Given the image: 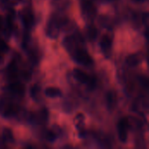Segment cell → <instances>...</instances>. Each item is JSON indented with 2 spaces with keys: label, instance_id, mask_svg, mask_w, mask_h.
Listing matches in <instances>:
<instances>
[{
  "label": "cell",
  "instance_id": "cell-1",
  "mask_svg": "<svg viewBox=\"0 0 149 149\" xmlns=\"http://www.w3.org/2000/svg\"><path fill=\"white\" fill-rule=\"evenodd\" d=\"M65 45L77 63L86 66H90L93 64L92 57L89 55L87 51L80 45L79 41L76 40L74 37L66 38Z\"/></svg>",
  "mask_w": 149,
  "mask_h": 149
},
{
  "label": "cell",
  "instance_id": "cell-2",
  "mask_svg": "<svg viewBox=\"0 0 149 149\" xmlns=\"http://www.w3.org/2000/svg\"><path fill=\"white\" fill-rule=\"evenodd\" d=\"M59 30H60V22L58 18L54 16L52 17L48 21L45 28L46 35L51 38H56L59 34Z\"/></svg>",
  "mask_w": 149,
  "mask_h": 149
},
{
  "label": "cell",
  "instance_id": "cell-3",
  "mask_svg": "<svg viewBox=\"0 0 149 149\" xmlns=\"http://www.w3.org/2000/svg\"><path fill=\"white\" fill-rule=\"evenodd\" d=\"M73 76L79 82L85 84L91 88L94 87V86H95V80L93 79V78L80 69H77V68L74 69L73 70Z\"/></svg>",
  "mask_w": 149,
  "mask_h": 149
},
{
  "label": "cell",
  "instance_id": "cell-4",
  "mask_svg": "<svg viewBox=\"0 0 149 149\" xmlns=\"http://www.w3.org/2000/svg\"><path fill=\"white\" fill-rule=\"evenodd\" d=\"M128 127H129V122H128V120L127 118H123L119 121L118 135H119L120 141L123 143H125L127 140Z\"/></svg>",
  "mask_w": 149,
  "mask_h": 149
},
{
  "label": "cell",
  "instance_id": "cell-5",
  "mask_svg": "<svg viewBox=\"0 0 149 149\" xmlns=\"http://www.w3.org/2000/svg\"><path fill=\"white\" fill-rule=\"evenodd\" d=\"M113 47V38L111 36L106 34L102 36L100 39V49L106 57H108L111 54Z\"/></svg>",
  "mask_w": 149,
  "mask_h": 149
},
{
  "label": "cell",
  "instance_id": "cell-6",
  "mask_svg": "<svg viewBox=\"0 0 149 149\" xmlns=\"http://www.w3.org/2000/svg\"><path fill=\"white\" fill-rule=\"evenodd\" d=\"M0 108L3 115L6 117H12L18 113V107L12 102H3Z\"/></svg>",
  "mask_w": 149,
  "mask_h": 149
},
{
  "label": "cell",
  "instance_id": "cell-7",
  "mask_svg": "<svg viewBox=\"0 0 149 149\" xmlns=\"http://www.w3.org/2000/svg\"><path fill=\"white\" fill-rule=\"evenodd\" d=\"M21 20L25 28L30 29L34 24V15L30 9H24L21 12Z\"/></svg>",
  "mask_w": 149,
  "mask_h": 149
},
{
  "label": "cell",
  "instance_id": "cell-8",
  "mask_svg": "<svg viewBox=\"0 0 149 149\" xmlns=\"http://www.w3.org/2000/svg\"><path fill=\"white\" fill-rule=\"evenodd\" d=\"M82 10H83L84 15L87 18L94 17V15L96 13L95 6L92 3L91 0H83L82 1Z\"/></svg>",
  "mask_w": 149,
  "mask_h": 149
},
{
  "label": "cell",
  "instance_id": "cell-9",
  "mask_svg": "<svg viewBox=\"0 0 149 149\" xmlns=\"http://www.w3.org/2000/svg\"><path fill=\"white\" fill-rule=\"evenodd\" d=\"M9 91L10 93L16 95V96H23L24 94V86L19 83V82H13L9 86Z\"/></svg>",
  "mask_w": 149,
  "mask_h": 149
},
{
  "label": "cell",
  "instance_id": "cell-10",
  "mask_svg": "<svg viewBox=\"0 0 149 149\" xmlns=\"http://www.w3.org/2000/svg\"><path fill=\"white\" fill-rule=\"evenodd\" d=\"M48 119V111L45 108L41 109L33 116V120L38 124H45Z\"/></svg>",
  "mask_w": 149,
  "mask_h": 149
},
{
  "label": "cell",
  "instance_id": "cell-11",
  "mask_svg": "<svg viewBox=\"0 0 149 149\" xmlns=\"http://www.w3.org/2000/svg\"><path fill=\"white\" fill-rule=\"evenodd\" d=\"M126 63L130 67H135L141 63V57L138 54H131L127 58Z\"/></svg>",
  "mask_w": 149,
  "mask_h": 149
},
{
  "label": "cell",
  "instance_id": "cell-12",
  "mask_svg": "<svg viewBox=\"0 0 149 149\" xmlns=\"http://www.w3.org/2000/svg\"><path fill=\"white\" fill-rule=\"evenodd\" d=\"M116 100H117V99H116L115 92H113V91L108 92L107 94V107L109 109L114 108L115 104H116Z\"/></svg>",
  "mask_w": 149,
  "mask_h": 149
},
{
  "label": "cell",
  "instance_id": "cell-13",
  "mask_svg": "<svg viewBox=\"0 0 149 149\" xmlns=\"http://www.w3.org/2000/svg\"><path fill=\"white\" fill-rule=\"evenodd\" d=\"M75 123H76V127L77 129L79 130V134H81V136L85 134V129H84V116L81 113H79L77 115V117L75 118Z\"/></svg>",
  "mask_w": 149,
  "mask_h": 149
},
{
  "label": "cell",
  "instance_id": "cell-14",
  "mask_svg": "<svg viewBox=\"0 0 149 149\" xmlns=\"http://www.w3.org/2000/svg\"><path fill=\"white\" fill-rule=\"evenodd\" d=\"M61 91L56 87H47L45 90V94L50 98H56L61 96Z\"/></svg>",
  "mask_w": 149,
  "mask_h": 149
},
{
  "label": "cell",
  "instance_id": "cell-15",
  "mask_svg": "<svg viewBox=\"0 0 149 149\" xmlns=\"http://www.w3.org/2000/svg\"><path fill=\"white\" fill-rule=\"evenodd\" d=\"M7 74L11 79L17 77V65L14 62H11L9 65V67H8V70H7Z\"/></svg>",
  "mask_w": 149,
  "mask_h": 149
},
{
  "label": "cell",
  "instance_id": "cell-16",
  "mask_svg": "<svg viewBox=\"0 0 149 149\" xmlns=\"http://www.w3.org/2000/svg\"><path fill=\"white\" fill-rule=\"evenodd\" d=\"M86 35H87V38L90 40H94L96 38V36H97V30H96V28L93 25L88 26L87 31H86Z\"/></svg>",
  "mask_w": 149,
  "mask_h": 149
},
{
  "label": "cell",
  "instance_id": "cell-17",
  "mask_svg": "<svg viewBox=\"0 0 149 149\" xmlns=\"http://www.w3.org/2000/svg\"><path fill=\"white\" fill-rule=\"evenodd\" d=\"M3 138L7 142H12L13 141V134L11 131L8 128H5L3 132Z\"/></svg>",
  "mask_w": 149,
  "mask_h": 149
},
{
  "label": "cell",
  "instance_id": "cell-18",
  "mask_svg": "<svg viewBox=\"0 0 149 149\" xmlns=\"http://www.w3.org/2000/svg\"><path fill=\"white\" fill-rule=\"evenodd\" d=\"M39 93H40V87L38 86H34L31 90V95L35 100L39 98Z\"/></svg>",
  "mask_w": 149,
  "mask_h": 149
},
{
  "label": "cell",
  "instance_id": "cell-19",
  "mask_svg": "<svg viewBox=\"0 0 149 149\" xmlns=\"http://www.w3.org/2000/svg\"><path fill=\"white\" fill-rule=\"evenodd\" d=\"M9 50V46L2 39H0V52H7V51Z\"/></svg>",
  "mask_w": 149,
  "mask_h": 149
},
{
  "label": "cell",
  "instance_id": "cell-20",
  "mask_svg": "<svg viewBox=\"0 0 149 149\" xmlns=\"http://www.w3.org/2000/svg\"><path fill=\"white\" fill-rule=\"evenodd\" d=\"M45 138H46L48 141H53L56 139V134H55L52 130H49V131H47L46 134H45Z\"/></svg>",
  "mask_w": 149,
  "mask_h": 149
},
{
  "label": "cell",
  "instance_id": "cell-21",
  "mask_svg": "<svg viewBox=\"0 0 149 149\" xmlns=\"http://www.w3.org/2000/svg\"><path fill=\"white\" fill-rule=\"evenodd\" d=\"M21 0H6V2L10 4H17L20 2Z\"/></svg>",
  "mask_w": 149,
  "mask_h": 149
},
{
  "label": "cell",
  "instance_id": "cell-22",
  "mask_svg": "<svg viewBox=\"0 0 149 149\" xmlns=\"http://www.w3.org/2000/svg\"><path fill=\"white\" fill-rule=\"evenodd\" d=\"M2 24H3V21H2V18L0 17V29H1V27H2Z\"/></svg>",
  "mask_w": 149,
  "mask_h": 149
},
{
  "label": "cell",
  "instance_id": "cell-23",
  "mask_svg": "<svg viewBox=\"0 0 149 149\" xmlns=\"http://www.w3.org/2000/svg\"><path fill=\"white\" fill-rule=\"evenodd\" d=\"M2 58H3V56H2V53L0 52V61L2 60Z\"/></svg>",
  "mask_w": 149,
  "mask_h": 149
},
{
  "label": "cell",
  "instance_id": "cell-24",
  "mask_svg": "<svg viewBox=\"0 0 149 149\" xmlns=\"http://www.w3.org/2000/svg\"><path fill=\"white\" fill-rule=\"evenodd\" d=\"M135 1H141V0H135Z\"/></svg>",
  "mask_w": 149,
  "mask_h": 149
},
{
  "label": "cell",
  "instance_id": "cell-25",
  "mask_svg": "<svg viewBox=\"0 0 149 149\" xmlns=\"http://www.w3.org/2000/svg\"><path fill=\"white\" fill-rule=\"evenodd\" d=\"M107 1H113V0H107Z\"/></svg>",
  "mask_w": 149,
  "mask_h": 149
}]
</instances>
